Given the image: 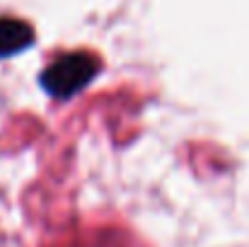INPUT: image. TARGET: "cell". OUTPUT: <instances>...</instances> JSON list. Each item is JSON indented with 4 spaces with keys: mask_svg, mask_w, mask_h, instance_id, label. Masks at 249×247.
Wrapping results in <instances>:
<instances>
[{
    "mask_svg": "<svg viewBox=\"0 0 249 247\" xmlns=\"http://www.w3.org/2000/svg\"><path fill=\"white\" fill-rule=\"evenodd\" d=\"M34 32L27 22L15 19V17H0V58L15 56L32 46Z\"/></svg>",
    "mask_w": 249,
    "mask_h": 247,
    "instance_id": "2",
    "label": "cell"
},
{
    "mask_svg": "<svg viewBox=\"0 0 249 247\" xmlns=\"http://www.w3.org/2000/svg\"><path fill=\"white\" fill-rule=\"evenodd\" d=\"M99 73V58L87 51H75L66 54L58 61H53L44 73H41V85L44 90L56 97V99H68L85 90Z\"/></svg>",
    "mask_w": 249,
    "mask_h": 247,
    "instance_id": "1",
    "label": "cell"
}]
</instances>
